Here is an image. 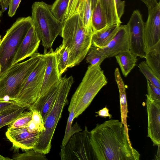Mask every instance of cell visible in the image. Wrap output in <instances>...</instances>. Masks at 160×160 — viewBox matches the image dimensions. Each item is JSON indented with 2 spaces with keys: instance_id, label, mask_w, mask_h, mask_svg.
Returning <instances> with one entry per match:
<instances>
[{
  "instance_id": "cell-1",
  "label": "cell",
  "mask_w": 160,
  "mask_h": 160,
  "mask_svg": "<svg viewBox=\"0 0 160 160\" xmlns=\"http://www.w3.org/2000/svg\"><path fill=\"white\" fill-rule=\"evenodd\" d=\"M94 160H139L140 155L132 145L123 124L118 119L98 123L90 131Z\"/></svg>"
},
{
  "instance_id": "cell-2",
  "label": "cell",
  "mask_w": 160,
  "mask_h": 160,
  "mask_svg": "<svg viewBox=\"0 0 160 160\" xmlns=\"http://www.w3.org/2000/svg\"><path fill=\"white\" fill-rule=\"evenodd\" d=\"M93 31L91 26L86 27L79 13L73 15L63 22L60 35L62 45L69 52L68 68L79 64L86 57L92 44Z\"/></svg>"
},
{
  "instance_id": "cell-3",
  "label": "cell",
  "mask_w": 160,
  "mask_h": 160,
  "mask_svg": "<svg viewBox=\"0 0 160 160\" xmlns=\"http://www.w3.org/2000/svg\"><path fill=\"white\" fill-rule=\"evenodd\" d=\"M73 82L72 76L61 77L57 98L44 120L45 130L40 133L38 142L33 148L36 151L45 155L50 152L55 129L61 118L64 108L68 103L67 97Z\"/></svg>"
},
{
  "instance_id": "cell-4",
  "label": "cell",
  "mask_w": 160,
  "mask_h": 160,
  "mask_svg": "<svg viewBox=\"0 0 160 160\" xmlns=\"http://www.w3.org/2000/svg\"><path fill=\"white\" fill-rule=\"evenodd\" d=\"M32 25L44 48V53L52 49L53 43L61 33L63 23L57 19L51 11V5L36 2L32 6Z\"/></svg>"
},
{
  "instance_id": "cell-5",
  "label": "cell",
  "mask_w": 160,
  "mask_h": 160,
  "mask_svg": "<svg viewBox=\"0 0 160 160\" xmlns=\"http://www.w3.org/2000/svg\"><path fill=\"white\" fill-rule=\"evenodd\" d=\"M43 55L37 52L28 59L11 65L0 74V101H13Z\"/></svg>"
},
{
  "instance_id": "cell-6",
  "label": "cell",
  "mask_w": 160,
  "mask_h": 160,
  "mask_svg": "<svg viewBox=\"0 0 160 160\" xmlns=\"http://www.w3.org/2000/svg\"><path fill=\"white\" fill-rule=\"evenodd\" d=\"M107 83V79L100 66L90 65L88 67L69 105L75 106L74 118L87 108L98 93Z\"/></svg>"
},
{
  "instance_id": "cell-7",
  "label": "cell",
  "mask_w": 160,
  "mask_h": 160,
  "mask_svg": "<svg viewBox=\"0 0 160 160\" xmlns=\"http://www.w3.org/2000/svg\"><path fill=\"white\" fill-rule=\"evenodd\" d=\"M32 25L31 16L19 18L7 30L0 43V74L12 65L20 44Z\"/></svg>"
},
{
  "instance_id": "cell-8",
  "label": "cell",
  "mask_w": 160,
  "mask_h": 160,
  "mask_svg": "<svg viewBox=\"0 0 160 160\" xmlns=\"http://www.w3.org/2000/svg\"><path fill=\"white\" fill-rule=\"evenodd\" d=\"M43 54L13 100L21 106L29 109L39 97L46 67V61Z\"/></svg>"
},
{
  "instance_id": "cell-9",
  "label": "cell",
  "mask_w": 160,
  "mask_h": 160,
  "mask_svg": "<svg viewBox=\"0 0 160 160\" xmlns=\"http://www.w3.org/2000/svg\"><path fill=\"white\" fill-rule=\"evenodd\" d=\"M90 140V131L85 126L84 130L72 135L64 146H60L61 160H94Z\"/></svg>"
},
{
  "instance_id": "cell-10",
  "label": "cell",
  "mask_w": 160,
  "mask_h": 160,
  "mask_svg": "<svg viewBox=\"0 0 160 160\" xmlns=\"http://www.w3.org/2000/svg\"><path fill=\"white\" fill-rule=\"evenodd\" d=\"M144 24L142 16L138 10L133 11L127 24L129 33V49L142 58H145L146 52L144 38Z\"/></svg>"
},
{
  "instance_id": "cell-11",
  "label": "cell",
  "mask_w": 160,
  "mask_h": 160,
  "mask_svg": "<svg viewBox=\"0 0 160 160\" xmlns=\"http://www.w3.org/2000/svg\"><path fill=\"white\" fill-rule=\"evenodd\" d=\"M148 16L144 24V38L146 51L160 42V2L148 8Z\"/></svg>"
},
{
  "instance_id": "cell-12",
  "label": "cell",
  "mask_w": 160,
  "mask_h": 160,
  "mask_svg": "<svg viewBox=\"0 0 160 160\" xmlns=\"http://www.w3.org/2000/svg\"><path fill=\"white\" fill-rule=\"evenodd\" d=\"M146 104L148 116V134L153 146L160 145V100L154 99L146 94Z\"/></svg>"
},
{
  "instance_id": "cell-13",
  "label": "cell",
  "mask_w": 160,
  "mask_h": 160,
  "mask_svg": "<svg viewBox=\"0 0 160 160\" xmlns=\"http://www.w3.org/2000/svg\"><path fill=\"white\" fill-rule=\"evenodd\" d=\"M40 133L30 132L26 127L16 128H8L6 136L12 143L13 147L27 151L35 148L38 142Z\"/></svg>"
},
{
  "instance_id": "cell-14",
  "label": "cell",
  "mask_w": 160,
  "mask_h": 160,
  "mask_svg": "<svg viewBox=\"0 0 160 160\" xmlns=\"http://www.w3.org/2000/svg\"><path fill=\"white\" fill-rule=\"evenodd\" d=\"M43 54L46 61V67L38 99L45 95L53 86L61 82V76L58 70L53 50L52 49Z\"/></svg>"
},
{
  "instance_id": "cell-15",
  "label": "cell",
  "mask_w": 160,
  "mask_h": 160,
  "mask_svg": "<svg viewBox=\"0 0 160 160\" xmlns=\"http://www.w3.org/2000/svg\"><path fill=\"white\" fill-rule=\"evenodd\" d=\"M129 33L127 24H121L114 38L104 47L99 48L109 58L115 57L121 52L129 50Z\"/></svg>"
},
{
  "instance_id": "cell-16",
  "label": "cell",
  "mask_w": 160,
  "mask_h": 160,
  "mask_svg": "<svg viewBox=\"0 0 160 160\" xmlns=\"http://www.w3.org/2000/svg\"><path fill=\"white\" fill-rule=\"evenodd\" d=\"M40 42L32 25L20 44L13 58L12 65L32 56L37 52Z\"/></svg>"
},
{
  "instance_id": "cell-17",
  "label": "cell",
  "mask_w": 160,
  "mask_h": 160,
  "mask_svg": "<svg viewBox=\"0 0 160 160\" xmlns=\"http://www.w3.org/2000/svg\"><path fill=\"white\" fill-rule=\"evenodd\" d=\"M61 82L53 86L43 96L36 100L34 104L28 109L29 110L34 109L39 110L44 120L58 96Z\"/></svg>"
},
{
  "instance_id": "cell-18",
  "label": "cell",
  "mask_w": 160,
  "mask_h": 160,
  "mask_svg": "<svg viewBox=\"0 0 160 160\" xmlns=\"http://www.w3.org/2000/svg\"><path fill=\"white\" fill-rule=\"evenodd\" d=\"M120 25H108L99 31L93 32L92 44L100 48L106 46L114 38Z\"/></svg>"
},
{
  "instance_id": "cell-19",
  "label": "cell",
  "mask_w": 160,
  "mask_h": 160,
  "mask_svg": "<svg viewBox=\"0 0 160 160\" xmlns=\"http://www.w3.org/2000/svg\"><path fill=\"white\" fill-rule=\"evenodd\" d=\"M115 81L118 88L120 106L121 122L123 124L126 133L129 136L128 128L127 124L128 109L127 102L125 86L121 77L118 68L115 69L114 72Z\"/></svg>"
},
{
  "instance_id": "cell-20",
  "label": "cell",
  "mask_w": 160,
  "mask_h": 160,
  "mask_svg": "<svg viewBox=\"0 0 160 160\" xmlns=\"http://www.w3.org/2000/svg\"><path fill=\"white\" fill-rule=\"evenodd\" d=\"M137 57L130 50L121 52L115 56L124 77H126L136 65Z\"/></svg>"
},
{
  "instance_id": "cell-21",
  "label": "cell",
  "mask_w": 160,
  "mask_h": 160,
  "mask_svg": "<svg viewBox=\"0 0 160 160\" xmlns=\"http://www.w3.org/2000/svg\"><path fill=\"white\" fill-rule=\"evenodd\" d=\"M146 62L160 78V42L146 51Z\"/></svg>"
},
{
  "instance_id": "cell-22",
  "label": "cell",
  "mask_w": 160,
  "mask_h": 160,
  "mask_svg": "<svg viewBox=\"0 0 160 160\" xmlns=\"http://www.w3.org/2000/svg\"><path fill=\"white\" fill-rule=\"evenodd\" d=\"M104 13L108 25L121 24L117 14L114 0H98Z\"/></svg>"
},
{
  "instance_id": "cell-23",
  "label": "cell",
  "mask_w": 160,
  "mask_h": 160,
  "mask_svg": "<svg viewBox=\"0 0 160 160\" xmlns=\"http://www.w3.org/2000/svg\"><path fill=\"white\" fill-rule=\"evenodd\" d=\"M91 25L93 32L99 31L108 25L105 15L98 1L92 11Z\"/></svg>"
},
{
  "instance_id": "cell-24",
  "label": "cell",
  "mask_w": 160,
  "mask_h": 160,
  "mask_svg": "<svg viewBox=\"0 0 160 160\" xmlns=\"http://www.w3.org/2000/svg\"><path fill=\"white\" fill-rule=\"evenodd\" d=\"M28 108L19 106L12 108L1 112L0 114V129L11 123Z\"/></svg>"
},
{
  "instance_id": "cell-25",
  "label": "cell",
  "mask_w": 160,
  "mask_h": 160,
  "mask_svg": "<svg viewBox=\"0 0 160 160\" xmlns=\"http://www.w3.org/2000/svg\"><path fill=\"white\" fill-rule=\"evenodd\" d=\"M58 70L60 75L67 70L69 59V52L67 48L62 44L54 51Z\"/></svg>"
},
{
  "instance_id": "cell-26",
  "label": "cell",
  "mask_w": 160,
  "mask_h": 160,
  "mask_svg": "<svg viewBox=\"0 0 160 160\" xmlns=\"http://www.w3.org/2000/svg\"><path fill=\"white\" fill-rule=\"evenodd\" d=\"M86 61L92 65L100 66L107 57L100 49L92 44L86 56Z\"/></svg>"
},
{
  "instance_id": "cell-27",
  "label": "cell",
  "mask_w": 160,
  "mask_h": 160,
  "mask_svg": "<svg viewBox=\"0 0 160 160\" xmlns=\"http://www.w3.org/2000/svg\"><path fill=\"white\" fill-rule=\"evenodd\" d=\"M69 0H56L51 5L52 12L59 21L63 23Z\"/></svg>"
},
{
  "instance_id": "cell-28",
  "label": "cell",
  "mask_w": 160,
  "mask_h": 160,
  "mask_svg": "<svg viewBox=\"0 0 160 160\" xmlns=\"http://www.w3.org/2000/svg\"><path fill=\"white\" fill-rule=\"evenodd\" d=\"M138 67L147 80L156 87L160 88V78L157 76L146 62L144 61L141 62L139 64Z\"/></svg>"
},
{
  "instance_id": "cell-29",
  "label": "cell",
  "mask_w": 160,
  "mask_h": 160,
  "mask_svg": "<svg viewBox=\"0 0 160 160\" xmlns=\"http://www.w3.org/2000/svg\"><path fill=\"white\" fill-rule=\"evenodd\" d=\"M12 158L18 160H47L45 154L40 153L33 149L26 151L22 153H17Z\"/></svg>"
},
{
  "instance_id": "cell-30",
  "label": "cell",
  "mask_w": 160,
  "mask_h": 160,
  "mask_svg": "<svg viewBox=\"0 0 160 160\" xmlns=\"http://www.w3.org/2000/svg\"><path fill=\"white\" fill-rule=\"evenodd\" d=\"M32 116V111L23 112L17 118L8 125V128H16L26 127L28 123L31 120Z\"/></svg>"
},
{
  "instance_id": "cell-31",
  "label": "cell",
  "mask_w": 160,
  "mask_h": 160,
  "mask_svg": "<svg viewBox=\"0 0 160 160\" xmlns=\"http://www.w3.org/2000/svg\"><path fill=\"white\" fill-rule=\"evenodd\" d=\"M86 0H69L65 18L67 19L73 15L80 13Z\"/></svg>"
},
{
  "instance_id": "cell-32",
  "label": "cell",
  "mask_w": 160,
  "mask_h": 160,
  "mask_svg": "<svg viewBox=\"0 0 160 160\" xmlns=\"http://www.w3.org/2000/svg\"><path fill=\"white\" fill-rule=\"evenodd\" d=\"M92 12L90 0H86L79 13L82 17L83 23L86 27L91 26Z\"/></svg>"
},
{
  "instance_id": "cell-33",
  "label": "cell",
  "mask_w": 160,
  "mask_h": 160,
  "mask_svg": "<svg viewBox=\"0 0 160 160\" xmlns=\"http://www.w3.org/2000/svg\"><path fill=\"white\" fill-rule=\"evenodd\" d=\"M147 95L151 98L160 100V88H158L147 80Z\"/></svg>"
},
{
  "instance_id": "cell-34",
  "label": "cell",
  "mask_w": 160,
  "mask_h": 160,
  "mask_svg": "<svg viewBox=\"0 0 160 160\" xmlns=\"http://www.w3.org/2000/svg\"><path fill=\"white\" fill-rule=\"evenodd\" d=\"M31 111L32 112V120L42 130L43 132H44L45 129L44 122L41 112L39 110L36 109Z\"/></svg>"
},
{
  "instance_id": "cell-35",
  "label": "cell",
  "mask_w": 160,
  "mask_h": 160,
  "mask_svg": "<svg viewBox=\"0 0 160 160\" xmlns=\"http://www.w3.org/2000/svg\"><path fill=\"white\" fill-rule=\"evenodd\" d=\"M22 0H10L9 4L8 14L12 17L15 14Z\"/></svg>"
},
{
  "instance_id": "cell-36",
  "label": "cell",
  "mask_w": 160,
  "mask_h": 160,
  "mask_svg": "<svg viewBox=\"0 0 160 160\" xmlns=\"http://www.w3.org/2000/svg\"><path fill=\"white\" fill-rule=\"evenodd\" d=\"M19 106H21L12 100L8 101H0V112Z\"/></svg>"
},
{
  "instance_id": "cell-37",
  "label": "cell",
  "mask_w": 160,
  "mask_h": 160,
  "mask_svg": "<svg viewBox=\"0 0 160 160\" xmlns=\"http://www.w3.org/2000/svg\"><path fill=\"white\" fill-rule=\"evenodd\" d=\"M114 2L118 16L121 20L124 12L125 1L121 0H114Z\"/></svg>"
},
{
  "instance_id": "cell-38",
  "label": "cell",
  "mask_w": 160,
  "mask_h": 160,
  "mask_svg": "<svg viewBox=\"0 0 160 160\" xmlns=\"http://www.w3.org/2000/svg\"><path fill=\"white\" fill-rule=\"evenodd\" d=\"M28 131L32 133H40L43 132L42 130L32 119L26 127Z\"/></svg>"
},
{
  "instance_id": "cell-39",
  "label": "cell",
  "mask_w": 160,
  "mask_h": 160,
  "mask_svg": "<svg viewBox=\"0 0 160 160\" xmlns=\"http://www.w3.org/2000/svg\"><path fill=\"white\" fill-rule=\"evenodd\" d=\"M95 113L97 114L96 116V117L99 116L104 118L108 117L109 118H111L112 117V115L109 113L108 109L106 107L96 112Z\"/></svg>"
},
{
  "instance_id": "cell-40",
  "label": "cell",
  "mask_w": 160,
  "mask_h": 160,
  "mask_svg": "<svg viewBox=\"0 0 160 160\" xmlns=\"http://www.w3.org/2000/svg\"><path fill=\"white\" fill-rule=\"evenodd\" d=\"M143 2L148 8L153 7L158 3L157 0H140Z\"/></svg>"
},
{
  "instance_id": "cell-41",
  "label": "cell",
  "mask_w": 160,
  "mask_h": 160,
  "mask_svg": "<svg viewBox=\"0 0 160 160\" xmlns=\"http://www.w3.org/2000/svg\"><path fill=\"white\" fill-rule=\"evenodd\" d=\"M10 0H0V6L2 12L5 11L8 7Z\"/></svg>"
},
{
  "instance_id": "cell-42",
  "label": "cell",
  "mask_w": 160,
  "mask_h": 160,
  "mask_svg": "<svg viewBox=\"0 0 160 160\" xmlns=\"http://www.w3.org/2000/svg\"><path fill=\"white\" fill-rule=\"evenodd\" d=\"M91 7L92 11L96 6L98 2V0H90Z\"/></svg>"
},
{
  "instance_id": "cell-43",
  "label": "cell",
  "mask_w": 160,
  "mask_h": 160,
  "mask_svg": "<svg viewBox=\"0 0 160 160\" xmlns=\"http://www.w3.org/2000/svg\"><path fill=\"white\" fill-rule=\"evenodd\" d=\"M12 160V159L8 158L5 157L0 154V160Z\"/></svg>"
},
{
  "instance_id": "cell-44",
  "label": "cell",
  "mask_w": 160,
  "mask_h": 160,
  "mask_svg": "<svg viewBox=\"0 0 160 160\" xmlns=\"http://www.w3.org/2000/svg\"><path fill=\"white\" fill-rule=\"evenodd\" d=\"M158 152L157 153L156 156V158H157V159H158V158L160 159V145L158 146Z\"/></svg>"
},
{
  "instance_id": "cell-45",
  "label": "cell",
  "mask_w": 160,
  "mask_h": 160,
  "mask_svg": "<svg viewBox=\"0 0 160 160\" xmlns=\"http://www.w3.org/2000/svg\"><path fill=\"white\" fill-rule=\"evenodd\" d=\"M1 68H2V67H1V64L0 63V73H1Z\"/></svg>"
},
{
  "instance_id": "cell-46",
  "label": "cell",
  "mask_w": 160,
  "mask_h": 160,
  "mask_svg": "<svg viewBox=\"0 0 160 160\" xmlns=\"http://www.w3.org/2000/svg\"><path fill=\"white\" fill-rule=\"evenodd\" d=\"M1 36H0V42H1Z\"/></svg>"
},
{
  "instance_id": "cell-47",
  "label": "cell",
  "mask_w": 160,
  "mask_h": 160,
  "mask_svg": "<svg viewBox=\"0 0 160 160\" xmlns=\"http://www.w3.org/2000/svg\"><path fill=\"white\" fill-rule=\"evenodd\" d=\"M0 113H1V112H0Z\"/></svg>"
}]
</instances>
